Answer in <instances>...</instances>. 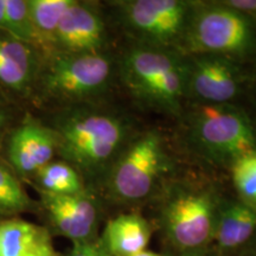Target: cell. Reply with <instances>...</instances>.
Wrapping results in <instances>:
<instances>
[{"label": "cell", "instance_id": "obj_2", "mask_svg": "<svg viewBox=\"0 0 256 256\" xmlns=\"http://www.w3.org/2000/svg\"><path fill=\"white\" fill-rule=\"evenodd\" d=\"M226 192L209 172L182 170L156 200V224L174 254L209 250Z\"/></svg>", "mask_w": 256, "mask_h": 256}, {"label": "cell", "instance_id": "obj_24", "mask_svg": "<svg viewBox=\"0 0 256 256\" xmlns=\"http://www.w3.org/2000/svg\"><path fill=\"white\" fill-rule=\"evenodd\" d=\"M232 11L256 22V0H220Z\"/></svg>", "mask_w": 256, "mask_h": 256}, {"label": "cell", "instance_id": "obj_28", "mask_svg": "<svg viewBox=\"0 0 256 256\" xmlns=\"http://www.w3.org/2000/svg\"><path fill=\"white\" fill-rule=\"evenodd\" d=\"M252 120H254V122L256 124V115H252Z\"/></svg>", "mask_w": 256, "mask_h": 256}, {"label": "cell", "instance_id": "obj_10", "mask_svg": "<svg viewBox=\"0 0 256 256\" xmlns=\"http://www.w3.org/2000/svg\"><path fill=\"white\" fill-rule=\"evenodd\" d=\"M110 51V23L104 2L72 0L54 40L55 54Z\"/></svg>", "mask_w": 256, "mask_h": 256}, {"label": "cell", "instance_id": "obj_14", "mask_svg": "<svg viewBox=\"0 0 256 256\" xmlns=\"http://www.w3.org/2000/svg\"><path fill=\"white\" fill-rule=\"evenodd\" d=\"M255 249L256 206L226 192L209 252L212 256H246L255 254Z\"/></svg>", "mask_w": 256, "mask_h": 256}, {"label": "cell", "instance_id": "obj_22", "mask_svg": "<svg viewBox=\"0 0 256 256\" xmlns=\"http://www.w3.org/2000/svg\"><path fill=\"white\" fill-rule=\"evenodd\" d=\"M0 92V151L10 130L20 120L25 110Z\"/></svg>", "mask_w": 256, "mask_h": 256}, {"label": "cell", "instance_id": "obj_18", "mask_svg": "<svg viewBox=\"0 0 256 256\" xmlns=\"http://www.w3.org/2000/svg\"><path fill=\"white\" fill-rule=\"evenodd\" d=\"M72 0H28L32 23L38 38V48L44 58L54 55V40L60 19Z\"/></svg>", "mask_w": 256, "mask_h": 256}, {"label": "cell", "instance_id": "obj_11", "mask_svg": "<svg viewBox=\"0 0 256 256\" xmlns=\"http://www.w3.org/2000/svg\"><path fill=\"white\" fill-rule=\"evenodd\" d=\"M0 154L26 184L38 170L57 158L56 136L40 116L25 110L6 136Z\"/></svg>", "mask_w": 256, "mask_h": 256}, {"label": "cell", "instance_id": "obj_5", "mask_svg": "<svg viewBox=\"0 0 256 256\" xmlns=\"http://www.w3.org/2000/svg\"><path fill=\"white\" fill-rule=\"evenodd\" d=\"M118 83L116 54H55L43 60L31 104L44 110L110 101Z\"/></svg>", "mask_w": 256, "mask_h": 256}, {"label": "cell", "instance_id": "obj_15", "mask_svg": "<svg viewBox=\"0 0 256 256\" xmlns=\"http://www.w3.org/2000/svg\"><path fill=\"white\" fill-rule=\"evenodd\" d=\"M0 256H60L50 230L22 218L0 220Z\"/></svg>", "mask_w": 256, "mask_h": 256}, {"label": "cell", "instance_id": "obj_4", "mask_svg": "<svg viewBox=\"0 0 256 256\" xmlns=\"http://www.w3.org/2000/svg\"><path fill=\"white\" fill-rule=\"evenodd\" d=\"M174 144L156 127L142 128L121 153L98 194L127 208L153 203L182 171Z\"/></svg>", "mask_w": 256, "mask_h": 256}, {"label": "cell", "instance_id": "obj_1", "mask_svg": "<svg viewBox=\"0 0 256 256\" xmlns=\"http://www.w3.org/2000/svg\"><path fill=\"white\" fill-rule=\"evenodd\" d=\"M40 119L55 134L57 159L72 166L95 192L142 130L130 112L110 100L48 110Z\"/></svg>", "mask_w": 256, "mask_h": 256}, {"label": "cell", "instance_id": "obj_23", "mask_svg": "<svg viewBox=\"0 0 256 256\" xmlns=\"http://www.w3.org/2000/svg\"><path fill=\"white\" fill-rule=\"evenodd\" d=\"M69 256H110L104 250L100 240L90 242H78L72 243V248Z\"/></svg>", "mask_w": 256, "mask_h": 256}, {"label": "cell", "instance_id": "obj_17", "mask_svg": "<svg viewBox=\"0 0 256 256\" xmlns=\"http://www.w3.org/2000/svg\"><path fill=\"white\" fill-rule=\"evenodd\" d=\"M26 184L34 186L37 192L54 194H80L88 188L78 172L60 159H55L38 170Z\"/></svg>", "mask_w": 256, "mask_h": 256}, {"label": "cell", "instance_id": "obj_3", "mask_svg": "<svg viewBox=\"0 0 256 256\" xmlns=\"http://www.w3.org/2000/svg\"><path fill=\"white\" fill-rule=\"evenodd\" d=\"M176 120L178 147L200 168L228 172L236 160L256 152V124L240 104L185 102Z\"/></svg>", "mask_w": 256, "mask_h": 256}, {"label": "cell", "instance_id": "obj_29", "mask_svg": "<svg viewBox=\"0 0 256 256\" xmlns=\"http://www.w3.org/2000/svg\"><path fill=\"white\" fill-rule=\"evenodd\" d=\"M246 256H255V254H250V255H246Z\"/></svg>", "mask_w": 256, "mask_h": 256}, {"label": "cell", "instance_id": "obj_20", "mask_svg": "<svg viewBox=\"0 0 256 256\" xmlns=\"http://www.w3.org/2000/svg\"><path fill=\"white\" fill-rule=\"evenodd\" d=\"M228 172L236 196L256 206V152L236 160Z\"/></svg>", "mask_w": 256, "mask_h": 256}, {"label": "cell", "instance_id": "obj_27", "mask_svg": "<svg viewBox=\"0 0 256 256\" xmlns=\"http://www.w3.org/2000/svg\"><path fill=\"white\" fill-rule=\"evenodd\" d=\"M133 256H168V255H162V254H159V252H152V250H142L140 252H138V254L133 255Z\"/></svg>", "mask_w": 256, "mask_h": 256}, {"label": "cell", "instance_id": "obj_21", "mask_svg": "<svg viewBox=\"0 0 256 256\" xmlns=\"http://www.w3.org/2000/svg\"><path fill=\"white\" fill-rule=\"evenodd\" d=\"M5 11L8 34L40 50L37 34L30 14L28 0H5Z\"/></svg>", "mask_w": 256, "mask_h": 256}, {"label": "cell", "instance_id": "obj_19", "mask_svg": "<svg viewBox=\"0 0 256 256\" xmlns=\"http://www.w3.org/2000/svg\"><path fill=\"white\" fill-rule=\"evenodd\" d=\"M37 203L28 196L23 180L0 154V214H17L34 209Z\"/></svg>", "mask_w": 256, "mask_h": 256}, {"label": "cell", "instance_id": "obj_25", "mask_svg": "<svg viewBox=\"0 0 256 256\" xmlns=\"http://www.w3.org/2000/svg\"><path fill=\"white\" fill-rule=\"evenodd\" d=\"M0 30L8 32V18H6L5 11V0H0Z\"/></svg>", "mask_w": 256, "mask_h": 256}, {"label": "cell", "instance_id": "obj_7", "mask_svg": "<svg viewBox=\"0 0 256 256\" xmlns=\"http://www.w3.org/2000/svg\"><path fill=\"white\" fill-rule=\"evenodd\" d=\"M179 52L223 55L249 63L256 57V22L220 0H194Z\"/></svg>", "mask_w": 256, "mask_h": 256}, {"label": "cell", "instance_id": "obj_26", "mask_svg": "<svg viewBox=\"0 0 256 256\" xmlns=\"http://www.w3.org/2000/svg\"><path fill=\"white\" fill-rule=\"evenodd\" d=\"M168 256H212L208 252H183V254H170Z\"/></svg>", "mask_w": 256, "mask_h": 256}, {"label": "cell", "instance_id": "obj_13", "mask_svg": "<svg viewBox=\"0 0 256 256\" xmlns=\"http://www.w3.org/2000/svg\"><path fill=\"white\" fill-rule=\"evenodd\" d=\"M43 60L36 46L0 30V92L20 108L31 104Z\"/></svg>", "mask_w": 256, "mask_h": 256}, {"label": "cell", "instance_id": "obj_16", "mask_svg": "<svg viewBox=\"0 0 256 256\" xmlns=\"http://www.w3.org/2000/svg\"><path fill=\"white\" fill-rule=\"evenodd\" d=\"M152 226L140 214H122L106 224L100 243L110 256H133L146 250Z\"/></svg>", "mask_w": 256, "mask_h": 256}, {"label": "cell", "instance_id": "obj_12", "mask_svg": "<svg viewBox=\"0 0 256 256\" xmlns=\"http://www.w3.org/2000/svg\"><path fill=\"white\" fill-rule=\"evenodd\" d=\"M40 206L57 234L72 243L98 240L102 198L98 192L87 190L72 194H54L38 192Z\"/></svg>", "mask_w": 256, "mask_h": 256}, {"label": "cell", "instance_id": "obj_9", "mask_svg": "<svg viewBox=\"0 0 256 256\" xmlns=\"http://www.w3.org/2000/svg\"><path fill=\"white\" fill-rule=\"evenodd\" d=\"M185 100L209 104H238L252 78L247 64L223 55H183Z\"/></svg>", "mask_w": 256, "mask_h": 256}, {"label": "cell", "instance_id": "obj_6", "mask_svg": "<svg viewBox=\"0 0 256 256\" xmlns=\"http://www.w3.org/2000/svg\"><path fill=\"white\" fill-rule=\"evenodd\" d=\"M118 84L144 110L177 119L185 100V60L177 50L127 43L116 54Z\"/></svg>", "mask_w": 256, "mask_h": 256}, {"label": "cell", "instance_id": "obj_8", "mask_svg": "<svg viewBox=\"0 0 256 256\" xmlns=\"http://www.w3.org/2000/svg\"><path fill=\"white\" fill-rule=\"evenodd\" d=\"M110 23L128 43L179 51L194 0H113L104 2Z\"/></svg>", "mask_w": 256, "mask_h": 256}]
</instances>
